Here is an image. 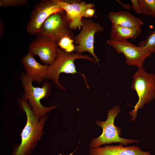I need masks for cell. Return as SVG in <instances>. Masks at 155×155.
Returning a JSON list of instances; mask_svg holds the SVG:
<instances>
[{"label": "cell", "mask_w": 155, "mask_h": 155, "mask_svg": "<svg viewBox=\"0 0 155 155\" xmlns=\"http://www.w3.org/2000/svg\"><path fill=\"white\" fill-rule=\"evenodd\" d=\"M19 107L25 113L26 124L20 134L21 142L15 146L12 155H31L38 142L44 133L43 128L48 116L39 119L34 115L27 100L22 98L18 100Z\"/></svg>", "instance_id": "cell-1"}, {"label": "cell", "mask_w": 155, "mask_h": 155, "mask_svg": "<svg viewBox=\"0 0 155 155\" xmlns=\"http://www.w3.org/2000/svg\"><path fill=\"white\" fill-rule=\"evenodd\" d=\"M78 59L89 60L95 64L97 63L95 59L88 55H83L78 53H68L58 48L56 58L53 62L48 66L46 79L51 80L58 88L65 90L66 89L60 83L59 78L62 73L74 74L79 73L83 77L87 88H89L84 75L77 71L74 64V61Z\"/></svg>", "instance_id": "cell-2"}, {"label": "cell", "mask_w": 155, "mask_h": 155, "mask_svg": "<svg viewBox=\"0 0 155 155\" xmlns=\"http://www.w3.org/2000/svg\"><path fill=\"white\" fill-rule=\"evenodd\" d=\"M131 88L136 91L138 97L134 109L129 113L132 117V121H134L138 110L155 98V75L148 73L143 67L138 68L132 75Z\"/></svg>", "instance_id": "cell-3"}, {"label": "cell", "mask_w": 155, "mask_h": 155, "mask_svg": "<svg viewBox=\"0 0 155 155\" xmlns=\"http://www.w3.org/2000/svg\"><path fill=\"white\" fill-rule=\"evenodd\" d=\"M120 111L119 106L115 105L108 110L107 119L105 121L98 120L96 121V125L102 128V132L101 135L91 141L89 145L90 148L99 147L105 144L119 143L126 145L139 141L138 140L125 139L120 137L121 134V129L115 125L114 121Z\"/></svg>", "instance_id": "cell-4"}, {"label": "cell", "mask_w": 155, "mask_h": 155, "mask_svg": "<svg viewBox=\"0 0 155 155\" xmlns=\"http://www.w3.org/2000/svg\"><path fill=\"white\" fill-rule=\"evenodd\" d=\"M24 93L22 98L27 100L34 115L40 119L57 106L46 107L42 106L40 100L48 96L50 93L51 84L44 81L41 87H35L32 85V81L25 73H22L21 77Z\"/></svg>", "instance_id": "cell-5"}, {"label": "cell", "mask_w": 155, "mask_h": 155, "mask_svg": "<svg viewBox=\"0 0 155 155\" xmlns=\"http://www.w3.org/2000/svg\"><path fill=\"white\" fill-rule=\"evenodd\" d=\"M36 34L38 38L46 39L57 43L64 37L68 36L73 39L75 36L64 10L50 16Z\"/></svg>", "instance_id": "cell-6"}, {"label": "cell", "mask_w": 155, "mask_h": 155, "mask_svg": "<svg viewBox=\"0 0 155 155\" xmlns=\"http://www.w3.org/2000/svg\"><path fill=\"white\" fill-rule=\"evenodd\" d=\"M103 27L92 19H83L80 32L75 36L74 43L75 44L74 51L80 54L88 52L91 54L98 64L100 60L94 53V35L102 32Z\"/></svg>", "instance_id": "cell-7"}, {"label": "cell", "mask_w": 155, "mask_h": 155, "mask_svg": "<svg viewBox=\"0 0 155 155\" xmlns=\"http://www.w3.org/2000/svg\"><path fill=\"white\" fill-rule=\"evenodd\" d=\"M106 43L117 53L124 55L125 63L128 66H135L138 68L143 67L145 60L152 54L139 46H136L127 40L116 41L109 39Z\"/></svg>", "instance_id": "cell-8"}, {"label": "cell", "mask_w": 155, "mask_h": 155, "mask_svg": "<svg viewBox=\"0 0 155 155\" xmlns=\"http://www.w3.org/2000/svg\"><path fill=\"white\" fill-rule=\"evenodd\" d=\"M64 10L52 0H43L37 4L32 11L27 26L30 35L38 32L42 24L51 15Z\"/></svg>", "instance_id": "cell-9"}, {"label": "cell", "mask_w": 155, "mask_h": 155, "mask_svg": "<svg viewBox=\"0 0 155 155\" xmlns=\"http://www.w3.org/2000/svg\"><path fill=\"white\" fill-rule=\"evenodd\" d=\"M65 11L69 21L70 28L72 30H80L83 18L86 10L94 8V5L92 3L78 0H52Z\"/></svg>", "instance_id": "cell-10"}, {"label": "cell", "mask_w": 155, "mask_h": 155, "mask_svg": "<svg viewBox=\"0 0 155 155\" xmlns=\"http://www.w3.org/2000/svg\"><path fill=\"white\" fill-rule=\"evenodd\" d=\"M58 48L57 43L37 38L30 44L28 53L33 56L37 55L42 63L49 65L55 60Z\"/></svg>", "instance_id": "cell-11"}, {"label": "cell", "mask_w": 155, "mask_h": 155, "mask_svg": "<svg viewBox=\"0 0 155 155\" xmlns=\"http://www.w3.org/2000/svg\"><path fill=\"white\" fill-rule=\"evenodd\" d=\"M21 62L25 74L32 82L40 83L46 79L48 65L40 63L29 53L22 58Z\"/></svg>", "instance_id": "cell-12"}, {"label": "cell", "mask_w": 155, "mask_h": 155, "mask_svg": "<svg viewBox=\"0 0 155 155\" xmlns=\"http://www.w3.org/2000/svg\"><path fill=\"white\" fill-rule=\"evenodd\" d=\"M89 152L92 155H150L149 152L143 151L137 146L123 147L121 144L91 148Z\"/></svg>", "instance_id": "cell-13"}, {"label": "cell", "mask_w": 155, "mask_h": 155, "mask_svg": "<svg viewBox=\"0 0 155 155\" xmlns=\"http://www.w3.org/2000/svg\"><path fill=\"white\" fill-rule=\"evenodd\" d=\"M108 17L112 25L134 27L141 26L144 24L140 18L134 16L127 11L110 12L108 13Z\"/></svg>", "instance_id": "cell-14"}, {"label": "cell", "mask_w": 155, "mask_h": 155, "mask_svg": "<svg viewBox=\"0 0 155 155\" xmlns=\"http://www.w3.org/2000/svg\"><path fill=\"white\" fill-rule=\"evenodd\" d=\"M142 32L141 26L128 27L112 25L109 34L111 39L116 41L136 39Z\"/></svg>", "instance_id": "cell-15"}, {"label": "cell", "mask_w": 155, "mask_h": 155, "mask_svg": "<svg viewBox=\"0 0 155 155\" xmlns=\"http://www.w3.org/2000/svg\"><path fill=\"white\" fill-rule=\"evenodd\" d=\"M141 14L155 18V0H138Z\"/></svg>", "instance_id": "cell-16"}, {"label": "cell", "mask_w": 155, "mask_h": 155, "mask_svg": "<svg viewBox=\"0 0 155 155\" xmlns=\"http://www.w3.org/2000/svg\"><path fill=\"white\" fill-rule=\"evenodd\" d=\"M140 46L148 52L155 53V30L150 33L144 40L139 42Z\"/></svg>", "instance_id": "cell-17"}, {"label": "cell", "mask_w": 155, "mask_h": 155, "mask_svg": "<svg viewBox=\"0 0 155 155\" xmlns=\"http://www.w3.org/2000/svg\"><path fill=\"white\" fill-rule=\"evenodd\" d=\"M73 39L65 36L62 38L58 43L60 48L68 53H71L74 51L75 45L74 43Z\"/></svg>", "instance_id": "cell-18"}, {"label": "cell", "mask_w": 155, "mask_h": 155, "mask_svg": "<svg viewBox=\"0 0 155 155\" xmlns=\"http://www.w3.org/2000/svg\"><path fill=\"white\" fill-rule=\"evenodd\" d=\"M28 4L26 0H0V6L3 7H17L27 5Z\"/></svg>", "instance_id": "cell-19"}, {"label": "cell", "mask_w": 155, "mask_h": 155, "mask_svg": "<svg viewBox=\"0 0 155 155\" xmlns=\"http://www.w3.org/2000/svg\"><path fill=\"white\" fill-rule=\"evenodd\" d=\"M131 1L132 9L137 13L141 14L140 6L138 0H131Z\"/></svg>", "instance_id": "cell-20"}, {"label": "cell", "mask_w": 155, "mask_h": 155, "mask_svg": "<svg viewBox=\"0 0 155 155\" xmlns=\"http://www.w3.org/2000/svg\"><path fill=\"white\" fill-rule=\"evenodd\" d=\"M95 13V10L93 8H90L85 11L84 17L90 18L93 16Z\"/></svg>", "instance_id": "cell-21"}, {"label": "cell", "mask_w": 155, "mask_h": 155, "mask_svg": "<svg viewBox=\"0 0 155 155\" xmlns=\"http://www.w3.org/2000/svg\"><path fill=\"white\" fill-rule=\"evenodd\" d=\"M88 155H92L90 154H88Z\"/></svg>", "instance_id": "cell-22"}]
</instances>
